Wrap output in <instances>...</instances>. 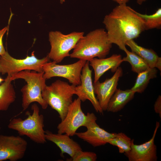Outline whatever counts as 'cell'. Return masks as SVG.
Instances as JSON below:
<instances>
[{
    "instance_id": "cell-1",
    "label": "cell",
    "mask_w": 161,
    "mask_h": 161,
    "mask_svg": "<svg viewBox=\"0 0 161 161\" xmlns=\"http://www.w3.org/2000/svg\"><path fill=\"white\" fill-rule=\"evenodd\" d=\"M103 23L110 42L123 51L127 41L138 38L145 30L143 20L126 4L114 8L105 16Z\"/></svg>"
},
{
    "instance_id": "cell-2",
    "label": "cell",
    "mask_w": 161,
    "mask_h": 161,
    "mask_svg": "<svg viewBox=\"0 0 161 161\" xmlns=\"http://www.w3.org/2000/svg\"><path fill=\"white\" fill-rule=\"evenodd\" d=\"M112 44L105 30L96 29L78 40L69 57L86 61L95 57L105 58L109 53Z\"/></svg>"
},
{
    "instance_id": "cell-3",
    "label": "cell",
    "mask_w": 161,
    "mask_h": 161,
    "mask_svg": "<svg viewBox=\"0 0 161 161\" xmlns=\"http://www.w3.org/2000/svg\"><path fill=\"white\" fill-rule=\"evenodd\" d=\"M30 70H24L11 76L12 81L18 79H24L27 83L21 89L22 94V106L23 111L26 110L32 103H38L44 109L48 105L43 99L42 90L47 85L43 77L44 72H38Z\"/></svg>"
},
{
    "instance_id": "cell-4",
    "label": "cell",
    "mask_w": 161,
    "mask_h": 161,
    "mask_svg": "<svg viewBox=\"0 0 161 161\" xmlns=\"http://www.w3.org/2000/svg\"><path fill=\"white\" fill-rule=\"evenodd\" d=\"M32 114L27 112L24 119L14 118L10 121L8 127L16 131L20 136H25L34 142L44 144L46 142L45 131L44 130V117L40 114V109L36 103L31 106Z\"/></svg>"
},
{
    "instance_id": "cell-5",
    "label": "cell",
    "mask_w": 161,
    "mask_h": 161,
    "mask_svg": "<svg viewBox=\"0 0 161 161\" xmlns=\"http://www.w3.org/2000/svg\"><path fill=\"white\" fill-rule=\"evenodd\" d=\"M75 86L58 80L51 85H46L42 91L43 99L48 105L57 112L61 120L65 118L73 102Z\"/></svg>"
},
{
    "instance_id": "cell-6",
    "label": "cell",
    "mask_w": 161,
    "mask_h": 161,
    "mask_svg": "<svg viewBox=\"0 0 161 161\" xmlns=\"http://www.w3.org/2000/svg\"><path fill=\"white\" fill-rule=\"evenodd\" d=\"M34 52H32L30 56H27L24 59H17L13 57L6 51L4 54L0 56V73L11 76L27 70L38 72H44L43 66L50 59L48 55L42 59H38Z\"/></svg>"
},
{
    "instance_id": "cell-7",
    "label": "cell",
    "mask_w": 161,
    "mask_h": 161,
    "mask_svg": "<svg viewBox=\"0 0 161 161\" xmlns=\"http://www.w3.org/2000/svg\"><path fill=\"white\" fill-rule=\"evenodd\" d=\"M84 34L83 32H73L66 35L59 31L49 32V40L51 48L48 55L49 59L58 63L69 56L70 51Z\"/></svg>"
},
{
    "instance_id": "cell-8",
    "label": "cell",
    "mask_w": 161,
    "mask_h": 161,
    "mask_svg": "<svg viewBox=\"0 0 161 161\" xmlns=\"http://www.w3.org/2000/svg\"><path fill=\"white\" fill-rule=\"evenodd\" d=\"M86 62L79 60L75 63L66 65L58 64L53 61L48 62L43 66V77L46 80L53 77H61L68 80L73 85H79L81 83V71Z\"/></svg>"
},
{
    "instance_id": "cell-9",
    "label": "cell",
    "mask_w": 161,
    "mask_h": 161,
    "mask_svg": "<svg viewBox=\"0 0 161 161\" xmlns=\"http://www.w3.org/2000/svg\"><path fill=\"white\" fill-rule=\"evenodd\" d=\"M81 101L78 97L73 101L65 118L57 126L58 133L73 136L80 127H85L90 113L87 112L86 115L83 113L81 107Z\"/></svg>"
},
{
    "instance_id": "cell-10",
    "label": "cell",
    "mask_w": 161,
    "mask_h": 161,
    "mask_svg": "<svg viewBox=\"0 0 161 161\" xmlns=\"http://www.w3.org/2000/svg\"><path fill=\"white\" fill-rule=\"evenodd\" d=\"M26 140L19 136L0 135V161L22 159L27 146Z\"/></svg>"
},
{
    "instance_id": "cell-11",
    "label": "cell",
    "mask_w": 161,
    "mask_h": 161,
    "mask_svg": "<svg viewBox=\"0 0 161 161\" xmlns=\"http://www.w3.org/2000/svg\"><path fill=\"white\" fill-rule=\"evenodd\" d=\"M97 118L95 114L90 113L89 119L85 127L86 131L76 132L75 135L94 147L108 143V141L115 137L117 133H110L101 128L97 123Z\"/></svg>"
},
{
    "instance_id": "cell-12",
    "label": "cell",
    "mask_w": 161,
    "mask_h": 161,
    "mask_svg": "<svg viewBox=\"0 0 161 161\" xmlns=\"http://www.w3.org/2000/svg\"><path fill=\"white\" fill-rule=\"evenodd\" d=\"M89 61H86L81 71L80 84L75 86V95H76L81 101L89 100L95 111L103 114L101 108L95 93L92 79V70L90 69Z\"/></svg>"
},
{
    "instance_id": "cell-13",
    "label": "cell",
    "mask_w": 161,
    "mask_h": 161,
    "mask_svg": "<svg viewBox=\"0 0 161 161\" xmlns=\"http://www.w3.org/2000/svg\"><path fill=\"white\" fill-rule=\"evenodd\" d=\"M160 123L157 122L153 136L148 141L140 145L134 144L133 142L131 149L124 154L129 161H156L157 160V146L154 143V139Z\"/></svg>"
},
{
    "instance_id": "cell-14",
    "label": "cell",
    "mask_w": 161,
    "mask_h": 161,
    "mask_svg": "<svg viewBox=\"0 0 161 161\" xmlns=\"http://www.w3.org/2000/svg\"><path fill=\"white\" fill-rule=\"evenodd\" d=\"M111 78L100 82L93 83L94 90L99 105L103 110L106 111L109 101L116 90L118 82L123 74L122 68L119 67Z\"/></svg>"
},
{
    "instance_id": "cell-15",
    "label": "cell",
    "mask_w": 161,
    "mask_h": 161,
    "mask_svg": "<svg viewBox=\"0 0 161 161\" xmlns=\"http://www.w3.org/2000/svg\"><path fill=\"white\" fill-rule=\"evenodd\" d=\"M123 62L121 55L114 54L109 57L99 58H94L89 61V65L92 67L94 72V83L99 80L101 76L110 69L115 72Z\"/></svg>"
},
{
    "instance_id": "cell-16",
    "label": "cell",
    "mask_w": 161,
    "mask_h": 161,
    "mask_svg": "<svg viewBox=\"0 0 161 161\" xmlns=\"http://www.w3.org/2000/svg\"><path fill=\"white\" fill-rule=\"evenodd\" d=\"M45 135L47 140L54 143L60 149L61 156L66 153L72 158L77 152L82 150L80 145L66 134L53 133L47 130Z\"/></svg>"
},
{
    "instance_id": "cell-17",
    "label": "cell",
    "mask_w": 161,
    "mask_h": 161,
    "mask_svg": "<svg viewBox=\"0 0 161 161\" xmlns=\"http://www.w3.org/2000/svg\"><path fill=\"white\" fill-rule=\"evenodd\" d=\"M126 45L130 48L131 51L142 58L150 68H157L161 71V58L153 50L139 45L134 40L128 41Z\"/></svg>"
},
{
    "instance_id": "cell-18",
    "label": "cell",
    "mask_w": 161,
    "mask_h": 161,
    "mask_svg": "<svg viewBox=\"0 0 161 161\" xmlns=\"http://www.w3.org/2000/svg\"><path fill=\"white\" fill-rule=\"evenodd\" d=\"M135 93L131 89H117L109 100L106 110L112 113L120 111L134 98Z\"/></svg>"
},
{
    "instance_id": "cell-19",
    "label": "cell",
    "mask_w": 161,
    "mask_h": 161,
    "mask_svg": "<svg viewBox=\"0 0 161 161\" xmlns=\"http://www.w3.org/2000/svg\"><path fill=\"white\" fill-rule=\"evenodd\" d=\"M12 81L11 76L7 75L0 85V111L7 110L16 100V92Z\"/></svg>"
},
{
    "instance_id": "cell-20",
    "label": "cell",
    "mask_w": 161,
    "mask_h": 161,
    "mask_svg": "<svg viewBox=\"0 0 161 161\" xmlns=\"http://www.w3.org/2000/svg\"><path fill=\"white\" fill-rule=\"evenodd\" d=\"M157 73L156 68H151L138 74L135 83L131 89L135 93H142L147 87L150 80L156 78Z\"/></svg>"
},
{
    "instance_id": "cell-21",
    "label": "cell",
    "mask_w": 161,
    "mask_h": 161,
    "mask_svg": "<svg viewBox=\"0 0 161 161\" xmlns=\"http://www.w3.org/2000/svg\"><path fill=\"white\" fill-rule=\"evenodd\" d=\"M124 51L126 56L122 58L123 61L130 63L133 72L138 74L151 68L142 58L135 53L129 51L126 48Z\"/></svg>"
},
{
    "instance_id": "cell-22",
    "label": "cell",
    "mask_w": 161,
    "mask_h": 161,
    "mask_svg": "<svg viewBox=\"0 0 161 161\" xmlns=\"http://www.w3.org/2000/svg\"><path fill=\"white\" fill-rule=\"evenodd\" d=\"M134 139L131 138L126 134L122 132L117 133L116 135L110 139L108 143L117 146L120 153H126L131 149Z\"/></svg>"
},
{
    "instance_id": "cell-23",
    "label": "cell",
    "mask_w": 161,
    "mask_h": 161,
    "mask_svg": "<svg viewBox=\"0 0 161 161\" xmlns=\"http://www.w3.org/2000/svg\"><path fill=\"white\" fill-rule=\"evenodd\" d=\"M135 13L144 21L145 30L161 27V8H158L153 14L148 15L140 13L134 10Z\"/></svg>"
},
{
    "instance_id": "cell-24",
    "label": "cell",
    "mask_w": 161,
    "mask_h": 161,
    "mask_svg": "<svg viewBox=\"0 0 161 161\" xmlns=\"http://www.w3.org/2000/svg\"><path fill=\"white\" fill-rule=\"evenodd\" d=\"M97 158L96 154L90 151H83L80 150L77 152L71 159L68 161H95Z\"/></svg>"
},
{
    "instance_id": "cell-25",
    "label": "cell",
    "mask_w": 161,
    "mask_h": 161,
    "mask_svg": "<svg viewBox=\"0 0 161 161\" xmlns=\"http://www.w3.org/2000/svg\"><path fill=\"white\" fill-rule=\"evenodd\" d=\"M7 30V27H6L0 30V56L4 54L6 51L3 45L2 38Z\"/></svg>"
},
{
    "instance_id": "cell-26",
    "label": "cell",
    "mask_w": 161,
    "mask_h": 161,
    "mask_svg": "<svg viewBox=\"0 0 161 161\" xmlns=\"http://www.w3.org/2000/svg\"><path fill=\"white\" fill-rule=\"evenodd\" d=\"M154 109L155 113L158 114L161 118V96L159 95L155 101L154 105Z\"/></svg>"
},
{
    "instance_id": "cell-27",
    "label": "cell",
    "mask_w": 161,
    "mask_h": 161,
    "mask_svg": "<svg viewBox=\"0 0 161 161\" xmlns=\"http://www.w3.org/2000/svg\"><path fill=\"white\" fill-rule=\"evenodd\" d=\"M114 1L117 3L119 5L126 4L130 0H112Z\"/></svg>"
},
{
    "instance_id": "cell-28",
    "label": "cell",
    "mask_w": 161,
    "mask_h": 161,
    "mask_svg": "<svg viewBox=\"0 0 161 161\" xmlns=\"http://www.w3.org/2000/svg\"><path fill=\"white\" fill-rule=\"evenodd\" d=\"M147 0H136L137 3L139 5H141L143 3Z\"/></svg>"
},
{
    "instance_id": "cell-29",
    "label": "cell",
    "mask_w": 161,
    "mask_h": 161,
    "mask_svg": "<svg viewBox=\"0 0 161 161\" xmlns=\"http://www.w3.org/2000/svg\"><path fill=\"white\" fill-rule=\"evenodd\" d=\"M4 79H3L2 78L0 77V83H1L2 81H4Z\"/></svg>"
},
{
    "instance_id": "cell-30",
    "label": "cell",
    "mask_w": 161,
    "mask_h": 161,
    "mask_svg": "<svg viewBox=\"0 0 161 161\" xmlns=\"http://www.w3.org/2000/svg\"><path fill=\"white\" fill-rule=\"evenodd\" d=\"M60 2L61 4H62L63 2L65 1V0H60Z\"/></svg>"
},
{
    "instance_id": "cell-31",
    "label": "cell",
    "mask_w": 161,
    "mask_h": 161,
    "mask_svg": "<svg viewBox=\"0 0 161 161\" xmlns=\"http://www.w3.org/2000/svg\"></svg>"
}]
</instances>
